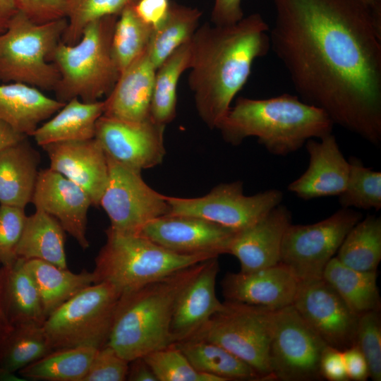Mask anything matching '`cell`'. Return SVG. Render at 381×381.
<instances>
[{"instance_id": "1", "label": "cell", "mask_w": 381, "mask_h": 381, "mask_svg": "<svg viewBox=\"0 0 381 381\" xmlns=\"http://www.w3.org/2000/svg\"><path fill=\"white\" fill-rule=\"evenodd\" d=\"M272 50L297 96L381 145V10L358 0H273Z\"/></svg>"}, {"instance_id": "2", "label": "cell", "mask_w": 381, "mask_h": 381, "mask_svg": "<svg viewBox=\"0 0 381 381\" xmlns=\"http://www.w3.org/2000/svg\"><path fill=\"white\" fill-rule=\"evenodd\" d=\"M270 26L258 13L227 25L205 23L191 39L188 76L199 116L217 128L246 83L258 58L270 50Z\"/></svg>"}, {"instance_id": "3", "label": "cell", "mask_w": 381, "mask_h": 381, "mask_svg": "<svg viewBox=\"0 0 381 381\" xmlns=\"http://www.w3.org/2000/svg\"><path fill=\"white\" fill-rule=\"evenodd\" d=\"M334 125L322 109L285 93L267 99L238 97L217 128L231 145L256 137L270 154L284 157L309 139L332 133Z\"/></svg>"}, {"instance_id": "4", "label": "cell", "mask_w": 381, "mask_h": 381, "mask_svg": "<svg viewBox=\"0 0 381 381\" xmlns=\"http://www.w3.org/2000/svg\"><path fill=\"white\" fill-rule=\"evenodd\" d=\"M205 261L121 294L106 344L129 362L173 344L176 303Z\"/></svg>"}, {"instance_id": "5", "label": "cell", "mask_w": 381, "mask_h": 381, "mask_svg": "<svg viewBox=\"0 0 381 381\" xmlns=\"http://www.w3.org/2000/svg\"><path fill=\"white\" fill-rule=\"evenodd\" d=\"M118 17L105 16L90 23L74 44L61 40L56 45L49 57L59 73L54 90L56 99L66 103L78 98L93 102L111 91L120 75L111 54Z\"/></svg>"}, {"instance_id": "6", "label": "cell", "mask_w": 381, "mask_h": 381, "mask_svg": "<svg viewBox=\"0 0 381 381\" xmlns=\"http://www.w3.org/2000/svg\"><path fill=\"white\" fill-rule=\"evenodd\" d=\"M107 241L95 258V283L111 284L120 295L217 256L179 254L136 234L106 230Z\"/></svg>"}, {"instance_id": "7", "label": "cell", "mask_w": 381, "mask_h": 381, "mask_svg": "<svg viewBox=\"0 0 381 381\" xmlns=\"http://www.w3.org/2000/svg\"><path fill=\"white\" fill-rule=\"evenodd\" d=\"M67 25L66 18L37 24L18 11L0 33V80L54 90L59 73L49 57Z\"/></svg>"}, {"instance_id": "8", "label": "cell", "mask_w": 381, "mask_h": 381, "mask_svg": "<svg viewBox=\"0 0 381 381\" xmlns=\"http://www.w3.org/2000/svg\"><path fill=\"white\" fill-rule=\"evenodd\" d=\"M274 312L260 306L226 301L222 309L190 339L221 346L249 365L261 380H271L273 377L269 353Z\"/></svg>"}, {"instance_id": "9", "label": "cell", "mask_w": 381, "mask_h": 381, "mask_svg": "<svg viewBox=\"0 0 381 381\" xmlns=\"http://www.w3.org/2000/svg\"><path fill=\"white\" fill-rule=\"evenodd\" d=\"M120 296L111 284L95 283L61 305L43 323L52 350L105 345Z\"/></svg>"}, {"instance_id": "10", "label": "cell", "mask_w": 381, "mask_h": 381, "mask_svg": "<svg viewBox=\"0 0 381 381\" xmlns=\"http://www.w3.org/2000/svg\"><path fill=\"white\" fill-rule=\"evenodd\" d=\"M361 219L359 212L341 207L314 224H291L283 237L279 262L300 282L322 278L326 265L349 231Z\"/></svg>"}, {"instance_id": "11", "label": "cell", "mask_w": 381, "mask_h": 381, "mask_svg": "<svg viewBox=\"0 0 381 381\" xmlns=\"http://www.w3.org/2000/svg\"><path fill=\"white\" fill-rule=\"evenodd\" d=\"M168 214L188 215L208 220L235 231L253 224L282 203L283 192L269 189L246 195L241 181L220 183L198 198L165 195Z\"/></svg>"}, {"instance_id": "12", "label": "cell", "mask_w": 381, "mask_h": 381, "mask_svg": "<svg viewBox=\"0 0 381 381\" xmlns=\"http://www.w3.org/2000/svg\"><path fill=\"white\" fill-rule=\"evenodd\" d=\"M107 158L109 177L99 205L109 218V229L136 234L148 222L169 213L165 195L149 186L140 171Z\"/></svg>"}, {"instance_id": "13", "label": "cell", "mask_w": 381, "mask_h": 381, "mask_svg": "<svg viewBox=\"0 0 381 381\" xmlns=\"http://www.w3.org/2000/svg\"><path fill=\"white\" fill-rule=\"evenodd\" d=\"M327 346L292 305L275 310L269 353L273 380L321 378L320 361Z\"/></svg>"}, {"instance_id": "14", "label": "cell", "mask_w": 381, "mask_h": 381, "mask_svg": "<svg viewBox=\"0 0 381 381\" xmlns=\"http://www.w3.org/2000/svg\"><path fill=\"white\" fill-rule=\"evenodd\" d=\"M292 306L328 346L344 351L355 344L360 315L323 278L301 282Z\"/></svg>"}, {"instance_id": "15", "label": "cell", "mask_w": 381, "mask_h": 381, "mask_svg": "<svg viewBox=\"0 0 381 381\" xmlns=\"http://www.w3.org/2000/svg\"><path fill=\"white\" fill-rule=\"evenodd\" d=\"M164 129L151 118L131 122L102 115L97 121L95 138L107 156L141 171L162 162Z\"/></svg>"}, {"instance_id": "16", "label": "cell", "mask_w": 381, "mask_h": 381, "mask_svg": "<svg viewBox=\"0 0 381 381\" xmlns=\"http://www.w3.org/2000/svg\"><path fill=\"white\" fill-rule=\"evenodd\" d=\"M236 232L200 217L165 214L146 224L138 234L179 254L218 257L228 253Z\"/></svg>"}, {"instance_id": "17", "label": "cell", "mask_w": 381, "mask_h": 381, "mask_svg": "<svg viewBox=\"0 0 381 381\" xmlns=\"http://www.w3.org/2000/svg\"><path fill=\"white\" fill-rule=\"evenodd\" d=\"M31 202L56 218L83 249L89 248L86 229L92 202L82 188L50 168L41 169Z\"/></svg>"}, {"instance_id": "18", "label": "cell", "mask_w": 381, "mask_h": 381, "mask_svg": "<svg viewBox=\"0 0 381 381\" xmlns=\"http://www.w3.org/2000/svg\"><path fill=\"white\" fill-rule=\"evenodd\" d=\"M42 147L49 158V168L82 188L92 205L99 206L109 167L106 153L96 138L52 143Z\"/></svg>"}, {"instance_id": "19", "label": "cell", "mask_w": 381, "mask_h": 381, "mask_svg": "<svg viewBox=\"0 0 381 381\" xmlns=\"http://www.w3.org/2000/svg\"><path fill=\"white\" fill-rule=\"evenodd\" d=\"M301 282L283 264L229 273L222 285L226 301L277 310L294 303Z\"/></svg>"}, {"instance_id": "20", "label": "cell", "mask_w": 381, "mask_h": 381, "mask_svg": "<svg viewBox=\"0 0 381 381\" xmlns=\"http://www.w3.org/2000/svg\"><path fill=\"white\" fill-rule=\"evenodd\" d=\"M291 224V213L281 203L253 224L236 231L228 253L238 260L243 272L275 265L280 262L283 237Z\"/></svg>"}, {"instance_id": "21", "label": "cell", "mask_w": 381, "mask_h": 381, "mask_svg": "<svg viewBox=\"0 0 381 381\" xmlns=\"http://www.w3.org/2000/svg\"><path fill=\"white\" fill-rule=\"evenodd\" d=\"M319 140L312 138L306 141L308 167L287 186L289 191L303 200L338 196L346 186L349 164L335 136L330 133Z\"/></svg>"}, {"instance_id": "22", "label": "cell", "mask_w": 381, "mask_h": 381, "mask_svg": "<svg viewBox=\"0 0 381 381\" xmlns=\"http://www.w3.org/2000/svg\"><path fill=\"white\" fill-rule=\"evenodd\" d=\"M218 257L204 262L200 270L179 295L174 308L171 335L173 344L192 338L217 312L224 303L216 295V279L219 266Z\"/></svg>"}, {"instance_id": "23", "label": "cell", "mask_w": 381, "mask_h": 381, "mask_svg": "<svg viewBox=\"0 0 381 381\" xmlns=\"http://www.w3.org/2000/svg\"><path fill=\"white\" fill-rule=\"evenodd\" d=\"M156 70L147 48L120 73L104 100L103 115L131 122L150 119Z\"/></svg>"}, {"instance_id": "24", "label": "cell", "mask_w": 381, "mask_h": 381, "mask_svg": "<svg viewBox=\"0 0 381 381\" xmlns=\"http://www.w3.org/2000/svg\"><path fill=\"white\" fill-rule=\"evenodd\" d=\"M0 316L6 325L43 324L46 320L37 288L23 258L0 268Z\"/></svg>"}, {"instance_id": "25", "label": "cell", "mask_w": 381, "mask_h": 381, "mask_svg": "<svg viewBox=\"0 0 381 381\" xmlns=\"http://www.w3.org/2000/svg\"><path fill=\"white\" fill-rule=\"evenodd\" d=\"M40 163L27 138L0 150V204L25 208L31 202Z\"/></svg>"}, {"instance_id": "26", "label": "cell", "mask_w": 381, "mask_h": 381, "mask_svg": "<svg viewBox=\"0 0 381 381\" xmlns=\"http://www.w3.org/2000/svg\"><path fill=\"white\" fill-rule=\"evenodd\" d=\"M65 104L30 85H0V119L26 136H32L41 122L49 119Z\"/></svg>"}, {"instance_id": "27", "label": "cell", "mask_w": 381, "mask_h": 381, "mask_svg": "<svg viewBox=\"0 0 381 381\" xmlns=\"http://www.w3.org/2000/svg\"><path fill=\"white\" fill-rule=\"evenodd\" d=\"M104 109V100L85 102L73 98L39 126L32 136L41 147L52 143L93 138L97 121Z\"/></svg>"}, {"instance_id": "28", "label": "cell", "mask_w": 381, "mask_h": 381, "mask_svg": "<svg viewBox=\"0 0 381 381\" xmlns=\"http://www.w3.org/2000/svg\"><path fill=\"white\" fill-rule=\"evenodd\" d=\"M52 351L43 324L6 325L0 341V371L4 380H20L16 373Z\"/></svg>"}, {"instance_id": "29", "label": "cell", "mask_w": 381, "mask_h": 381, "mask_svg": "<svg viewBox=\"0 0 381 381\" xmlns=\"http://www.w3.org/2000/svg\"><path fill=\"white\" fill-rule=\"evenodd\" d=\"M65 230L59 221L45 212L36 210L27 216L18 248V258L43 260L67 269Z\"/></svg>"}, {"instance_id": "30", "label": "cell", "mask_w": 381, "mask_h": 381, "mask_svg": "<svg viewBox=\"0 0 381 381\" xmlns=\"http://www.w3.org/2000/svg\"><path fill=\"white\" fill-rule=\"evenodd\" d=\"M37 288L45 318L83 289L94 284L92 272L74 273L40 260H25Z\"/></svg>"}, {"instance_id": "31", "label": "cell", "mask_w": 381, "mask_h": 381, "mask_svg": "<svg viewBox=\"0 0 381 381\" xmlns=\"http://www.w3.org/2000/svg\"><path fill=\"white\" fill-rule=\"evenodd\" d=\"M377 271L361 272L346 267L334 257L326 265L322 278L358 315L380 310Z\"/></svg>"}, {"instance_id": "32", "label": "cell", "mask_w": 381, "mask_h": 381, "mask_svg": "<svg viewBox=\"0 0 381 381\" xmlns=\"http://www.w3.org/2000/svg\"><path fill=\"white\" fill-rule=\"evenodd\" d=\"M198 372L228 380H261L247 363L221 346L203 339H190L174 344Z\"/></svg>"}, {"instance_id": "33", "label": "cell", "mask_w": 381, "mask_h": 381, "mask_svg": "<svg viewBox=\"0 0 381 381\" xmlns=\"http://www.w3.org/2000/svg\"><path fill=\"white\" fill-rule=\"evenodd\" d=\"M97 349L81 346L53 350L18 373L32 380L83 381Z\"/></svg>"}, {"instance_id": "34", "label": "cell", "mask_w": 381, "mask_h": 381, "mask_svg": "<svg viewBox=\"0 0 381 381\" xmlns=\"http://www.w3.org/2000/svg\"><path fill=\"white\" fill-rule=\"evenodd\" d=\"M191 40L175 50L157 68L150 107V117L164 125L171 122L176 113L177 85L182 73L189 69Z\"/></svg>"}, {"instance_id": "35", "label": "cell", "mask_w": 381, "mask_h": 381, "mask_svg": "<svg viewBox=\"0 0 381 381\" xmlns=\"http://www.w3.org/2000/svg\"><path fill=\"white\" fill-rule=\"evenodd\" d=\"M201 16L198 8L171 3L166 19L154 30L148 47L150 57L156 68L192 39L199 27Z\"/></svg>"}, {"instance_id": "36", "label": "cell", "mask_w": 381, "mask_h": 381, "mask_svg": "<svg viewBox=\"0 0 381 381\" xmlns=\"http://www.w3.org/2000/svg\"><path fill=\"white\" fill-rule=\"evenodd\" d=\"M335 256L339 262L361 272L377 271L381 260V218L368 215L345 236Z\"/></svg>"}, {"instance_id": "37", "label": "cell", "mask_w": 381, "mask_h": 381, "mask_svg": "<svg viewBox=\"0 0 381 381\" xmlns=\"http://www.w3.org/2000/svg\"><path fill=\"white\" fill-rule=\"evenodd\" d=\"M154 29L142 20L133 6L119 16L111 40V54L121 73L149 47Z\"/></svg>"}, {"instance_id": "38", "label": "cell", "mask_w": 381, "mask_h": 381, "mask_svg": "<svg viewBox=\"0 0 381 381\" xmlns=\"http://www.w3.org/2000/svg\"><path fill=\"white\" fill-rule=\"evenodd\" d=\"M346 186L338 195L341 207L379 210L381 208V172L365 167L356 157L348 159Z\"/></svg>"}, {"instance_id": "39", "label": "cell", "mask_w": 381, "mask_h": 381, "mask_svg": "<svg viewBox=\"0 0 381 381\" xmlns=\"http://www.w3.org/2000/svg\"><path fill=\"white\" fill-rule=\"evenodd\" d=\"M138 0H67V27L61 42L66 44L78 42L84 29L90 23L109 16H119Z\"/></svg>"}, {"instance_id": "40", "label": "cell", "mask_w": 381, "mask_h": 381, "mask_svg": "<svg viewBox=\"0 0 381 381\" xmlns=\"http://www.w3.org/2000/svg\"><path fill=\"white\" fill-rule=\"evenodd\" d=\"M143 358L158 381H226L215 375L197 371L174 344Z\"/></svg>"}, {"instance_id": "41", "label": "cell", "mask_w": 381, "mask_h": 381, "mask_svg": "<svg viewBox=\"0 0 381 381\" xmlns=\"http://www.w3.org/2000/svg\"><path fill=\"white\" fill-rule=\"evenodd\" d=\"M355 344L365 356L369 377L381 380V324L379 310H371L359 316Z\"/></svg>"}, {"instance_id": "42", "label": "cell", "mask_w": 381, "mask_h": 381, "mask_svg": "<svg viewBox=\"0 0 381 381\" xmlns=\"http://www.w3.org/2000/svg\"><path fill=\"white\" fill-rule=\"evenodd\" d=\"M27 216L25 208L0 205V263L10 265L18 258L17 248Z\"/></svg>"}, {"instance_id": "43", "label": "cell", "mask_w": 381, "mask_h": 381, "mask_svg": "<svg viewBox=\"0 0 381 381\" xmlns=\"http://www.w3.org/2000/svg\"><path fill=\"white\" fill-rule=\"evenodd\" d=\"M128 367L129 361L105 344L96 351L83 381H124Z\"/></svg>"}, {"instance_id": "44", "label": "cell", "mask_w": 381, "mask_h": 381, "mask_svg": "<svg viewBox=\"0 0 381 381\" xmlns=\"http://www.w3.org/2000/svg\"><path fill=\"white\" fill-rule=\"evenodd\" d=\"M16 3L18 10L37 24L66 18L67 0H16Z\"/></svg>"}, {"instance_id": "45", "label": "cell", "mask_w": 381, "mask_h": 381, "mask_svg": "<svg viewBox=\"0 0 381 381\" xmlns=\"http://www.w3.org/2000/svg\"><path fill=\"white\" fill-rule=\"evenodd\" d=\"M320 372L322 377L330 381L349 380L342 351L327 345L320 358Z\"/></svg>"}, {"instance_id": "46", "label": "cell", "mask_w": 381, "mask_h": 381, "mask_svg": "<svg viewBox=\"0 0 381 381\" xmlns=\"http://www.w3.org/2000/svg\"><path fill=\"white\" fill-rule=\"evenodd\" d=\"M170 6L169 0H138L133 8L140 18L155 30L166 19Z\"/></svg>"}, {"instance_id": "47", "label": "cell", "mask_w": 381, "mask_h": 381, "mask_svg": "<svg viewBox=\"0 0 381 381\" xmlns=\"http://www.w3.org/2000/svg\"><path fill=\"white\" fill-rule=\"evenodd\" d=\"M242 0H214L211 13V21L215 25L234 24L243 16Z\"/></svg>"}, {"instance_id": "48", "label": "cell", "mask_w": 381, "mask_h": 381, "mask_svg": "<svg viewBox=\"0 0 381 381\" xmlns=\"http://www.w3.org/2000/svg\"><path fill=\"white\" fill-rule=\"evenodd\" d=\"M342 354L349 380L364 381L369 377L366 359L356 344L342 351Z\"/></svg>"}, {"instance_id": "49", "label": "cell", "mask_w": 381, "mask_h": 381, "mask_svg": "<svg viewBox=\"0 0 381 381\" xmlns=\"http://www.w3.org/2000/svg\"><path fill=\"white\" fill-rule=\"evenodd\" d=\"M126 380L130 381H158L152 369L143 357L129 362Z\"/></svg>"}, {"instance_id": "50", "label": "cell", "mask_w": 381, "mask_h": 381, "mask_svg": "<svg viewBox=\"0 0 381 381\" xmlns=\"http://www.w3.org/2000/svg\"><path fill=\"white\" fill-rule=\"evenodd\" d=\"M28 136L13 129L0 119V150L25 139Z\"/></svg>"}, {"instance_id": "51", "label": "cell", "mask_w": 381, "mask_h": 381, "mask_svg": "<svg viewBox=\"0 0 381 381\" xmlns=\"http://www.w3.org/2000/svg\"><path fill=\"white\" fill-rule=\"evenodd\" d=\"M18 11L16 0H0V33L6 30Z\"/></svg>"}, {"instance_id": "52", "label": "cell", "mask_w": 381, "mask_h": 381, "mask_svg": "<svg viewBox=\"0 0 381 381\" xmlns=\"http://www.w3.org/2000/svg\"><path fill=\"white\" fill-rule=\"evenodd\" d=\"M373 10H381V0H358Z\"/></svg>"}, {"instance_id": "53", "label": "cell", "mask_w": 381, "mask_h": 381, "mask_svg": "<svg viewBox=\"0 0 381 381\" xmlns=\"http://www.w3.org/2000/svg\"><path fill=\"white\" fill-rule=\"evenodd\" d=\"M5 327H6V325L5 323L4 322L3 320L1 319V316H0V341H1V337H2V334L4 333V331L5 329ZM0 380H4V378H3V376H2V374L0 371Z\"/></svg>"}]
</instances>
